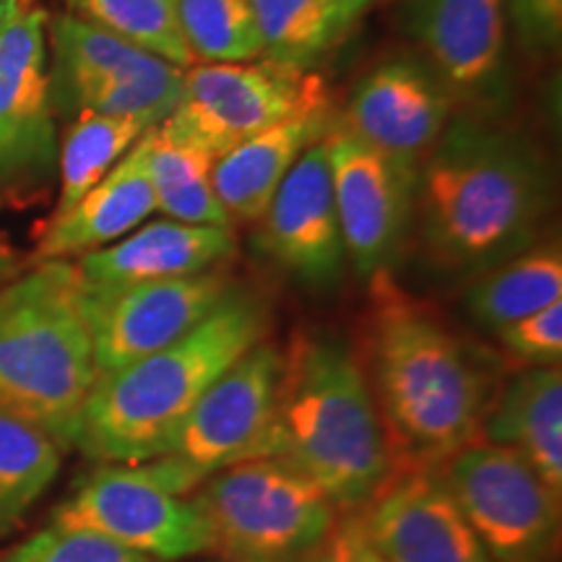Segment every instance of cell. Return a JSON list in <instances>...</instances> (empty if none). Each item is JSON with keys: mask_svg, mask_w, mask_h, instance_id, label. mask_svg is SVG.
I'll list each match as a JSON object with an SVG mask.
<instances>
[{"mask_svg": "<svg viewBox=\"0 0 562 562\" xmlns=\"http://www.w3.org/2000/svg\"><path fill=\"white\" fill-rule=\"evenodd\" d=\"M550 203V172L529 140L456 117L422 161L414 214L440 269L480 277L537 243Z\"/></svg>", "mask_w": 562, "mask_h": 562, "instance_id": "6da1fadb", "label": "cell"}, {"mask_svg": "<svg viewBox=\"0 0 562 562\" xmlns=\"http://www.w3.org/2000/svg\"><path fill=\"white\" fill-rule=\"evenodd\" d=\"M370 281V391L396 469H440L482 438L492 375L391 271Z\"/></svg>", "mask_w": 562, "mask_h": 562, "instance_id": "7a4b0ae2", "label": "cell"}, {"mask_svg": "<svg viewBox=\"0 0 562 562\" xmlns=\"http://www.w3.org/2000/svg\"><path fill=\"white\" fill-rule=\"evenodd\" d=\"M248 459L292 463L339 513L362 510L378 495L393 461L368 375L347 341L297 334L281 351L271 417Z\"/></svg>", "mask_w": 562, "mask_h": 562, "instance_id": "3957f363", "label": "cell"}, {"mask_svg": "<svg viewBox=\"0 0 562 562\" xmlns=\"http://www.w3.org/2000/svg\"><path fill=\"white\" fill-rule=\"evenodd\" d=\"M271 313L256 292L227 297L170 347L97 375L74 448L100 463L157 459L165 440L216 378L266 341Z\"/></svg>", "mask_w": 562, "mask_h": 562, "instance_id": "277c9868", "label": "cell"}, {"mask_svg": "<svg viewBox=\"0 0 562 562\" xmlns=\"http://www.w3.org/2000/svg\"><path fill=\"white\" fill-rule=\"evenodd\" d=\"M97 381L76 263L37 261L0 286V414L74 448Z\"/></svg>", "mask_w": 562, "mask_h": 562, "instance_id": "5b68a950", "label": "cell"}, {"mask_svg": "<svg viewBox=\"0 0 562 562\" xmlns=\"http://www.w3.org/2000/svg\"><path fill=\"white\" fill-rule=\"evenodd\" d=\"M193 492L224 558H302L321 547L339 518L326 490L281 459L229 463Z\"/></svg>", "mask_w": 562, "mask_h": 562, "instance_id": "8992f818", "label": "cell"}, {"mask_svg": "<svg viewBox=\"0 0 562 562\" xmlns=\"http://www.w3.org/2000/svg\"><path fill=\"white\" fill-rule=\"evenodd\" d=\"M440 476L492 562H554L562 497L510 448L474 440Z\"/></svg>", "mask_w": 562, "mask_h": 562, "instance_id": "52a82bcc", "label": "cell"}, {"mask_svg": "<svg viewBox=\"0 0 562 562\" xmlns=\"http://www.w3.org/2000/svg\"><path fill=\"white\" fill-rule=\"evenodd\" d=\"M281 372V349L256 344L180 419L146 472L175 495H191L220 469L248 459L273 409Z\"/></svg>", "mask_w": 562, "mask_h": 562, "instance_id": "ba28073f", "label": "cell"}, {"mask_svg": "<svg viewBox=\"0 0 562 562\" xmlns=\"http://www.w3.org/2000/svg\"><path fill=\"white\" fill-rule=\"evenodd\" d=\"M53 524L102 533L157 562L216 552L201 505L161 487L144 463H102L53 510Z\"/></svg>", "mask_w": 562, "mask_h": 562, "instance_id": "9c48e42d", "label": "cell"}, {"mask_svg": "<svg viewBox=\"0 0 562 562\" xmlns=\"http://www.w3.org/2000/svg\"><path fill=\"white\" fill-rule=\"evenodd\" d=\"M315 81L307 70L271 60L195 63L182 70L180 102L159 128L220 159L297 110Z\"/></svg>", "mask_w": 562, "mask_h": 562, "instance_id": "30bf717a", "label": "cell"}, {"mask_svg": "<svg viewBox=\"0 0 562 562\" xmlns=\"http://www.w3.org/2000/svg\"><path fill=\"white\" fill-rule=\"evenodd\" d=\"M53 110L47 13L0 0V193L37 186L58 167Z\"/></svg>", "mask_w": 562, "mask_h": 562, "instance_id": "8fae6325", "label": "cell"}, {"mask_svg": "<svg viewBox=\"0 0 562 562\" xmlns=\"http://www.w3.org/2000/svg\"><path fill=\"white\" fill-rule=\"evenodd\" d=\"M232 286L235 284L222 269L112 290L81 286V311L94 349L97 375L170 347L211 315Z\"/></svg>", "mask_w": 562, "mask_h": 562, "instance_id": "7c38bea8", "label": "cell"}, {"mask_svg": "<svg viewBox=\"0 0 562 562\" xmlns=\"http://www.w3.org/2000/svg\"><path fill=\"white\" fill-rule=\"evenodd\" d=\"M323 144L347 261L360 279L391 271L412 227L419 172L372 149L339 123Z\"/></svg>", "mask_w": 562, "mask_h": 562, "instance_id": "4fadbf2b", "label": "cell"}, {"mask_svg": "<svg viewBox=\"0 0 562 562\" xmlns=\"http://www.w3.org/2000/svg\"><path fill=\"white\" fill-rule=\"evenodd\" d=\"M453 94L430 63L396 55L362 76L339 125L398 165L417 170L451 121Z\"/></svg>", "mask_w": 562, "mask_h": 562, "instance_id": "5bb4252c", "label": "cell"}, {"mask_svg": "<svg viewBox=\"0 0 562 562\" xmlns=\"http://www.w3.org/2000/svg\"><path fill=\"white\" fill-rule=\"evenodd\" d=\"M323 138L294 161L261 216V250L315 290L334 286L347 266Z\"/></svg>", "mask_w": 562, "mask_h": 562, "instance_id": "9a60e30c", "label": "cell"}, {"mask_svg": "<svg viewBox=\"0 0 562 562\" xmlns=\"http://www.w3.org/2000/svg\"><path fill=\"white\" fill-rule=\"evenodd\" d=\"M362 521L389 562H492L440 469H396L362 508Z\"/></svg>", "mask_w": 562, "mask_h": 562, "instance_id": "2e32d148", "label": "cell"}, {"mask_svg": "<svg viewBox=\"0 0 562 562\" xmlns=\"http://www.w3.org/2000/svg\"><path fill=\"white\" fill-rule=\"evenodd\" d=\"M406 21L453 97L490 102L501 94L508 42L503 0H409Z\"/></svg>", "mask_w": 562, "mask_h": 562, "instance_id": "e0dca14e", "label": "cell"}, {"mask_svg": "<svg viewBox=\"0 0 562 562\" xmlns=\"http://www.w3.org/2000/svg\"><path fill=\"white\" fill-rule=\"evenodd\" d=\"M336 123H339V115L334 112L326 87L318 79L297 110L222 154L211 172V182L229 220H261L294 161L313 144H318Z\"/></svg>", "mask_w": 562, "mask_h": 562, "instance_id": "ac0fdd59", "label": "cell"}, {"mask_svg": "<svg viewBox=\"0 0 562 562\" xmlns=\"http://www.w3.org/2000/svg\"><path fill=\"white\" fill-rule=\"evenodd\" d=\"M235 250L237 237L232 227L165 220L133 229L108 248L83 252L76 269L87 290H112L222 269Z\"/></svg>", "mask_w": 562, "mask_h": 562, "instance_id": "d6986e66", "label": "cell"}, {"mask_svg": "<svg viewBox=\"0 0 562 562\" xmlns=\"http://www.w3.org/2000/svg\"><path fill=\"white\" fill-rule=\"evenodd\" d=\"M157 211L149 170H146L144 136L131 146L91 191L66 214L53 216L37 245V261H63L70 256L108 248L131 235Z\"/></svg>", "mask_w": 562, "mask_h": 562, "instance_id": "ffe728a7", "label": "cell"}, {"mask_svg": "<svg viewBox=\"0 0 562 562\" xmlns=\"http://www.w3.org/2000/svg\"><path fill=\"white\" fill-rule=\"evenodd\" d=\"M50 100L63 112H79L81 102L104 87L154 79L178 68L74 13L50 21Z\"/></svg>", "mask_w": 562, "mask_h": 562, "instance_id": "44dd1931", "label": "cell"}, {"mask_svg": "<svg viewBox=\"0 0 562 562\" xmlns=\"http://www.w3.org/2000/svg\"><path fill=\"white\" fill-rule=\"evenodd\" d=\"M510 448L562 497V372L526 368L492 396L482 438Z\"/></svg>", "mask_w": 562, "mask_h": 562, "instance_id": "7402d4cb", "label": "cell"}, {"mask_svg": "<svg viewBox=\"0 0 562 562\" xmlns=\"http://www.w3.org/2000/svg\"><path fill=\"white\" fill-rule=\"evenodd\" d=\"M263 58L307 70L326 58L362 16L357 0H250Z\"/></svg>", "mask_w": 562, "mask_h": 562, "instance_id": "603a6c76", "label": "cell"}, {"mask_svg": "<svg viewBox=\"0 0 562 562\" xmlns=\"http://www.w3.org/2000/svg\"><path fill=\"white\" fill-rule=\"evenodd\" d=\"M463 300L469 315L490 331L554 305L562 300L560 245L533 243L518 256L474 277Z\"/></svg>", "mask_w": 562, "mask_h": 562, "instance_id": "cb8c5ba5", "label": "cell"}, {"mask_svg": "<svg viewBox=\"0 0 562 562\" xmlns=\"http://www.w3.org/2000/svg\"><path fill=\"white\" fill-rule=\"evenodd\" d=\"M146 170L157 209L175 222L206 224V227H232L229 214L216 199L211 172L216 157L167 136L159 125L144 133Z\"/></svg>", "mask_w": 562, "mask_h": 562, "instance_id": "d4e9b609", "label": "cell"}, {"mask_svg": "<svg viewBox=\"0 0 562 562\" xmlns=\"http://www.w3.org/2000/svg\"><path fill=\"white\" fill-rule=\"evenodd\" d=\"M149 125L136 117H112L79 112L58 146L60 193L53 216L66 214L121 161Z\"/></svg>", "mask_w": 562, "mask_h": 562, "instance_id": "484cf974", "label": "cell"}, {"mask_svg": "<svg viewBox=\"0 0 562 562\" xmlns=\"http://www.w3.org/2000/svg\"><path fill=\"white\" fill-rule=\"evenodd\" d=\"M63 448L26 422L0 414V533L13 529L60 472Z\"/></svg>", "mask_w": 562, "mask_h": 562, "instance_id": "4316f807", "label": "cell"}, {"mask_svg": "<svg viewBox=\"0 0 562 562\" xmlns=\"http://www.w3.org/2000/svg\"><path fill=\"white\" fill-rule=\"evenodd\" d=\"M68 9L172 66L182 70L195 66L180 30L178 0H68Z\"/></svg>", "mask_w": 562, "mask_h": 562, "instance_id": "83f0119b", "label": "cell"}, {"mask_svg": "<svg viewBox=\"0 0 562 562\" xmlns=\"http://www.w3.org/2000/svg\"><path fill=\"white\" fill-rule=\"evenodd\" d=\"M178 19L195 63H250L263 55L250 0H178Z\"/></svg>", "mask_w": 562, "mask_h": 562, "instance_id": "f1b7e54d", "label": "cell"}, {"mask_svg": "<svg viewBox=\"0 0 562 562\" xmlns=\"http://www.w3.org/2000/svg\"><path fill=\"white\" fill-rule=\"evenodd\" d=\"M0 562H157L102 533L66 526H45L0 554Z\"/></svg>", "mask_w": 562, "mask_h": 562, "instance_id": "f546056e", "label": "cell"}, {"mask_svg": "<svg viewBox=\"0 0 562 562\" xmlns=\"http://www.w3.org/2000/svg\"><path fill=\"white\" fill-rule=\"evenodd\" d=\"M497 339L526 368H554L562 360V300L497 328Z\"/></svg>", "mask_w": 562, "mask_h": 562, "instance_id": "4dcf8cb0", "label": "cell"}, {"mask_svg": "<svg viewBox=\"0 0 562 562\" xmlns=\"http://www.w3.org/2000/svg\"><path fill=\"white\" fill-rule=\"evenodd\" d=\"M505 21L526 53L547 55L562 40V0H503Z\"/></svg>", "mask_w": 562, "mask_h": 562, "instance_id": "1f68e13d", "label": "cell"}, {"mask_svg": "<svg viewBox=\"0 0 562 562\" xmlns=\"http://www.w3.org/2000/svg\"><path fill=\"white\" fill-rule=\"evenodd\" d=\"M307 562H389L372 544L364 529L362 510L339 513L331 533L323 539L321 547L307 554Z\"/></svg>", "mask_w": 562, "mask_h": 562, "instance_id": "d6a6232c", "label": "cell"}, {"mask_svg": "<svg viewBox=\"0 0 562 562\" xmlns=\"http://www.w3.org/2000/svg\"><path fill=\"white\" fill-rule=\"evenodd\" d=\"M11 256L9 252H5L3 248H0V286L5 284V279H9V273H11Z\"/></svg>", "mask_w": 562, "mask_h": 562, "instance_id": "836d02e7", "label": "cell"}, {"mask_svg": "<svg viewBox=\"0 0 562 562\" xmlns=\"http://www.w3.org/2000/svg\"><path fill=\"white\" fill-rule=\"evenodd\" d=\"M227 562H307V554L302 558H286V560H258V558H227Z\"/></svg>", "mask_w": 562, "mask_h": 562, "instance_id": "e575fe53", "label": "cell"}, {"mask_svg": "<svg viewBox=\"0 0 562 562\" xmlns=\"http://www.w3.org/2000/svg\"><path fill=\"white\" fill-rule=\"evenodd\" d=\"M357 3H360V9L364 11V9H368V5H370V3H375V0H357Z\"/></svg>", "mask_w": 562, "mask_h": 562, "instance_id": "d590c367", "label": "cell"}]
</instances>
